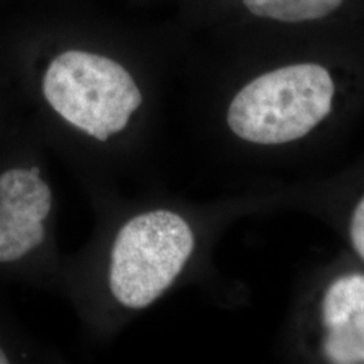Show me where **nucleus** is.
I'll return each instance as SVG.
<instances>
[{"mask_svg": "<svg viewBox=\"0 0 364 364\" xmlns=\"http://www.w3.org/2000/svg\"><path fill=\"white\" fill-rule=\"evenodd\" d=\"M346 0H243L248 11L259 18L284 23H302L324 19Z\"/></svg>", "mask_w": 364, "mask_h": 364, "instance_id": "nucleus-4", "label": "nucleus"}, {"mask_svg": "<svg viewBox=\"0 0 364 364\" xmlns=\"http://www.w3.org/2000/svg\"><path fill=\"white\" fill-rule=\"evenodd\" d=\"M323 323L326 359L336 364H364V275H344L328 287Z\"/></svg>", "mask_w": 364, "mask_h": 364, "instance_id": "nucleus-3", "label": "nucleus"}, {"mask_svg": "<svg viewBox=\"0 0 364 364\" xmlns=\"http://www.w3.org/2000/svg\"><path fill=\"white\" fill-rule=\"evenodd\" d=\"M335 82L318 64L282 66L254 78L231 102L227 123L236 136L259 144L297 141L326 119Z\"/></svg>", "mask_w": 364, "mask_h": 364, "instance_id": "nucleus-1", "label": "nucleus"}, {"mask_svg": "<svg viewBox=\"0 0 364 364\" xmlns=\"http://www.w3.org/2000/svg\"><path fill=\"white\" fill-rule=\"evenodd\" d=\"M42 91L61 117L97 141L124 130L142 93L130 73L117 61L93 53L70 50L48 68Z\"/></svg>", "mask_w": 364, "mask_h": 364, "instance_id": "nucleus-2", "label": "nucleus"}, {"mask_svg": "<svg viewBox=\"0 0 364 364\" xmlns=\"http://www.w3.org/2000/svg\"><path fill=\"white\" fill-rule=\"evenodd\" d=\"M350 235H351L352 246L359 254V257L364 260V196L353 210L351 225H350Z\"/></svg>", "mask_w": 364, "mask_h": 364, "instance_id": "nucleus-5", "label": "nucleus"}]
</instances>
